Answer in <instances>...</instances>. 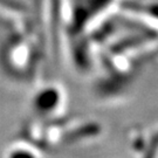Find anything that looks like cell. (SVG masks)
<instances>
[{"label":"cell","mask_w":158,"mask_h":158,"mask_svg":"<svg viewBox=\"0 0 158 158\" xmlns=\"http://www.w3.org/2000/svg\"><path fill=\"white\" fill-rule=\"evenodd\" d=\"M28 29L21 31L7 39L0 53V61L7 75L19 81L33 79L39 67L38 42L29 35Z\"/></svg>","instance_id":"6da1fadb"},{"label":"cell","mask_w":158,"mask_h":158,"mask_svg":"<svg viewBox=\"0 0 158 158\" xmlns=\"http://www.w3.org/2000/svg\"><path fill=\"white\" fill-rule=\"evenodd\" d=\"M67 94L62 85L55 82L41 85L32 98V109L35 118L55 119L66 114Z\"/></svg>","instance_id":"7a4b0ae2"},{"label":"cell","mask_w":158,"mask_h":158,"mask_svg":"<svg viewBox=\"0 0 158 158\" xmlns=\"http://www.w3.org/2000/svg\"><path fill=\"white\" fill-rule=\"evenodd\" d=\"M128 143L135 158H156V128L135 127L128 132Z\"/></svg>","instance_id":"3957f363"}]
</instances>
